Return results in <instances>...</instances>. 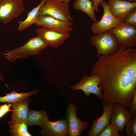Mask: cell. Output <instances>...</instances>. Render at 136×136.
Segmentation results:
<instances>
[{
	"instance_id": "6da1fadb",
	"label": "cell",
	"mask_w": 136,
	"mask_h": 136,
	"mask_svg": "<svg viewBox=\"0 0 136 136\" xmlns=\"http://www.w3.org/2000/svg\"><path fill=\"white\" fill-rule=\"evenodd\" d=\"M99 76L104 91L103 104H118L129 107L136 89V49L121 47L102 55L93 64L91 75Z\"/></svg>"
},
{
	"instance_id": "7a4b0ae2",
	"label": "cell",
	"mask_w": 136,
	"mask_h": 136,
	"mask_svg": "<svg viewBox=\"0 0 136 136\" xmlns=\"http://www.w3.org/2000/svg\"><path fill=\"white\" fill-rule=\"evenodd\" d=\"M48 46L46 43L37 36L30 38L23 45L7 51L2 54L8 61L14 62L18 58L24 59L32 55H38Z\"/></svg>"
},
{
	"instance_id": "3957f363",
	"label": "cell",
	"mask_w": 136,
	"mask_h": 136,
	"mask_svg": "<svg viewBox=\"0 0 136 136\" xmlns=\"http://www.w3.org/2000/svg\"><path fill=\"white\" fill-rule=\"evenodd\" d=\"M90 44L95 46L97 50V56L112 53L121 47L114 35L108 31L90 38Z\"/></svg>"
},
{
	"instance_id": "277c9868",
	"label": "cell",
	"mask_w": 136,
	"mask_h": 136,
	"mask_svg": "<svg viewBox=\"0 0 136 136\" xmlns=\"http://www.w3.org/2000/svg\"><path fill=\"white\" fill-rule=\"evenodd\" d=\"M47 15L64 21L73 20L68 5L56 0H47L40 9L38 16Z\"/></svg>"
},
{
	"instance_id": "5b68a950",
	"label": "cell",
	"mask_w": 136,
	"mask_h": 136,
	"mask_svg": "<svg viewBox=\"0 0 136 136\" xmlns=\"http://www.w3.org/2000/svg\"><path fill=\"white\" fill-rule=\"evenodd\" d=\"M113 34L120 46L125 49L136 45V26L122 22L118 27L108 30Z\"/></svg>"
},
{
	"instance_id": "8992f818",
	"label": "cell",
	"mask_w": 136,
	"mask_h": 136,
	"mask_svg": "<svg viewBox=\"0 0 136 136\" xmlns=\"http://www.w3.org/2000/svg\"><path fill=\"white\" fill-rule=\"evenodd\" d=\"M104 10L103 15L99 21L94 22L91 25V28L95 34L98 35L110 29L118 27L122 21L115 17L111 12L108 3L105 0L100 4Z\"/></svg>"
},
{
	"instance_id": "52a82bcc",
	"label": "cell",
	"mask_w": 136,
	"mask_h": 136,
	"mask_svg": "<svg viewBox=\"0 0 136 136\" xmlns=\"http://www.w3.org/2000/svg\"><path fill=\"white\" fill-rule=\"evenodd\" d=\"M24 10L23 0H0V21L7 24L19 16Z\"/></svg>"
},
{
	"instance_id": "ba28073f",
	"label": "cell",
	"mask_w": 136,
	"mask_h": 136,
	"mask_svg": "<svg viewBox=\"0 0 136 136\" xmlns=\"http://www.w3.org/2000/svg\"><path fill=\"white\" fill-rule=\"evenodd\" d=\"M100 81L101 79L98 75H93L89 76L85 75L79 82L70 87V88L74 90H82L87 96L93 94L102 100V90L98 86Z\"/></svg>"
},
{
	"instance_id": "9c48e42d",
	"label": "cell",
	"mask_w": 136,
	"mask_h": 136,
	"mask_svg": "<svg viewBox=\"0 0 136 136\" xmlns=\"http://www.w3.org/2000/svg\"><path fill=\"white\" fill-rule=\"evenodd\" d=\"M35 30L38 36L53 48H57L62 44L70 36L69 32H58L44 27L37 28Z\"/></svg>"
},
{
	"instance_id": "30bf717a",
	"label": "cell",
	"mask_w": 136,
	"mask_h": 136,
	"mask_svg": "<svg viewBox=\"0 0 136 136\" xmlns=\"http://www.w3.org/2000/svg\"><path fill=\"white\" fill-rule=\"evenodd\" d=\"M77 106L72 103L68 105L67 109L66 119L70 136H79L88 125V122L83 121L77 116Z\"/></svg>"
},
{
	"instance_id": "8fae6325",
	"label": "cell",
	"mask_w": 136,
	"mask_h": 136,
	"mask_svg": "<svg viewBox=\"0 0 136 136\" xmlns=\"http://www.w3.org/2000/svg\"><path fill=\"white\" fill-rule=\"evenodd\" d=\"M35 24L38 27H44L59 32L72 30L73 23L70 21L59 20L48 15L38 16Z\"/></svg>"
},
{
	"instance_id": "7c38bea8",
	"label": "cell",
	"mask_w": 136,
	"mask_h": 136,
	"mask_svg": "<svg viewBox=\"0 0 136 136\" xmlns=\"http://www.w3.org/2000/svg\"><path fill=\"white\" fill-rule=\"evenodd\" d=\"M114 105L112 103L103 104V113L99 117L93 120L87 136H98L102 130L110 123Z\"/></svg>"
},
{
	"instance_id": "4fadbf2b",
	"label": "cell",
	"mask_w": 136,
	"mask_h": 136,
	"mask_svg": "<svg viewBox=\"0 0 136 136\" xmlns=\"http://www.w3.org/2000/svg\"><path fill=\"white\" fill-rule=\"evenodd\" d=\"M132 117L129 109L118 104L114 105L113 111L111 115V124L119 131L123 132L124 127Z\"/></svg>"
},
{
	"instance_id": "5bb4252c",
	"label": "cell",
	"mask_w": 136,
	"mask_h": 136,
	"mask_svg": "<svg viewBox=\"0 0 136 136\" xmlns=\"http://www.w3.org/2000/svg\"><path fill=\"white\" fill-rule=\"evenodd\" d=\"M41 132L44 136H67L69 134L67 120L63 119L52 122L48 120L42 127Z\"/></svg>"
},
{
	"instance_id": "9a60e30c",
	"label": "cell",
	"mask_w": 136,
	"mask_h": 136,
	"mask_svg": "<svg viewBox=\"0 0 136 136\" xmlns=\"http://www.w3.org/2000/svg\"><path fill=\"white\" fill-rule=\"evenodd\" d=\"M108 4L113 16L122 21L136 8V2L130 3L121 0H109Z\"/></svg>"
},
{
	"instance_id": "2e32d148",
	"label": "cell",
	"mask_w": 136,
	"mask_h": 136,
	"mask_svg": "<svg viewBox=\"0 0 136 136\" xmlns=\"http://www.w3.org/2000/svg\"><path fill=\"white\" fill-rule=\"evenodd\" d=\"M28 98L11 104L13 110L11 120L8 122V124L14 122H26L29 110V101Z\"/></svg>"
},
{
	"instance_id": "e0dca14e",
	"label": "cell",
	"mask_w": 136,
	"mask_h": 136,
	"mask_svg": "<svg viewBox=\"0 0 136 136\" xmlns=\"http://www.w3.org/2000/svg\"><path fill=\"white\" fill-rule=\"evenodd\" d=\"M47 0H42L37 6L34 7L27 13L26 18L23 21H18L17 23L19 26L17 28L18 30L22 31H24L32 24H35L36 19L38 16L39 10L45 4Z\"/></svg>"
},
{
	"instance_id": "ac0fdd59",
	"label": "cell",
	"mask_w": 136,
	"mask_h": 136,
	"mask_svg": "<svg viewBox=\"0 0 136 136\" xmlns=\"http://www.w3.org/2000/svg\"><path fill=\"white\" fill-rule=\"evenodd\" d=\"M48 119L45 111L29 110L25 122L27 125H37L42 127Z\"/></svg>"
},
{
	"instance_id": "d6986e66",
	"label": "cell",
	"mask_w": 136,
	"mask_h": 136,
	"mask_svg": "<svg viewBox=\"0 0 136 136\" xmlns=\"http://www.w3.org/2000/svg\"><path fill=\"white\" fill-rule=\"evenodd\" d=\"M39 91V89H36L28 93L23 92L19 93L13 90L11 93H7L4 96H0V103L13 104L28 98L30 96L37 94Z\"/></svg>"
},
{
	"instance_id": "ffe728a7",
	"label": "cell",
	"mask_w": 136,
	"mask_h": 136,
	"mask_svg": "<svg viewBox=\"0 0 136 136\" xmlns=\"http://www.w3.org/2000/svg\"><path fill=\"white\" fill-rule=\"evenodd\" d=\"M73 7L74 9L79 10L86 14L92 21L94 22L97 21L92 1L90 0H76L74 3Z\"/></svg>"
},
{
	"instance_id": "44dd1931",
	"label": "cell",
	"mask_w": 136,
	"mask_h": 136,
	"mask_svg": "<svg viewBox=\"0 0 136 136\" xmlns=\"http://www.w3.org/2000/svg\"><path fill=\"white\" fill-rule=\"evenodd\" d=\"M9 131L13 136H31L28 130L27 125L25 122H14L9 124Z\"/></svg>"
},
{
	"instance_id": "7402d4cb",
	"label": "cell",
	"mask_w": 136,
	"mask_h": 136,
	"mask_svg": "<svg viewBox=\"0 0 136 136\" xmlns=\"http://www.w3.org/2000/svg\"><path fill=\"white\" fill-rule=\"evenodd\" d=\"M118 130L112 124L109 123L104 128L98 136H121Z\"/></svg>"
},
{
	"instance_id": "603a6c76",
	"label": "cell",
	"mask_w": 136,
	"mask_h": 136,
	"mask_svg": "<svg viewBox=\"0 0 136 136\" xmlns=\"http://www.w3.org/2000/svg\"><path fill=\"white\" fill-rule=\"evenodd\" d=\"M125 128V136H136V116L133 117L128 122Z\"/></svg>"
},
{
	"instance_id": "cb8c5ba5",
	"label": "cell",
	"mask_w": 136,
	"mask_h": 136,
	"mask_svg": "<svg viewBox=\"0 0 136 136\" xmlns=\"http://www.w3.org/2000/svg\"><path fill=\"white\" fill-rule=\"evenodd\" d=\"M122 22L125 23L136 26V8L129 13Z\"/></svg>"
},
{
	"instance_id": "d4e9b609",
	"label": "cell",
	"mask_w": 136,
	"mask_h": 136,
	"mask_svg": "<svg viewBox=\"0 0 136 136\" xmlns=\"http://www.w3.org/2000/svg\"><path fill=\"white\" fill-rule=\"evenodd\" d=\"M130 111L131 112L132 117L136 116V89L133 94L132 96L129 107Z\"/></svg>"
},
{
	"instance_id": "484cf974",
	"label": "cell",
	"mask_w": 136,
	"mask_h": 136,
	"mask_svg": "<svg viewBox=\"0 0 136 136\" xmlns=\"http://www.w3.org/2000/svg\"><path fill=\"white\" fill-rule=\"evenodd\" d=\"M11 107V104L10 103H6L0 106V119L11 111L10 108Z\"/></svg>"
},
{
	"instance_id": "4316f807",
	"label": "cell",
	"mask_w": 136,
	"mask_h": 136,
	"mask_svg": "<svg viewBox=\"0 0 136 136\" xmlns=\"http://www.w3.org/2000/svg\"><path fill=\"white\" fill-rule=\"evenodd\" d=\"M93 2L92 5L95 11L96 12L99 11L98 6L100 3L104 0H91Z\"/></svg>"
},
{
	"instance_id": "83f0119b",
	"label": "cell",
	"mask_w": 136,
	"mask_h": 136,
	"mask_svg": "<svg viewBox=\"0 0 136 136\" xmlns=\"http://www.w3.org/2000/svg\"><path fill=\"white\" fill-rule=\"evenodd\" d=\"M57 1H60V2H63L67 5H68L70 3V2L71 0H56Z\"/></svg>"
},
{
	"instance_id": "f1b7e54d",
	"label": "cell",
	"mask_w": 136,
	"mask_h": 136,
	"mask_svg": "<svg viewBox=\"0 0 136 136\" xmlns=\"http://www.w3.org/2000/svg\"><path fill=\"white\" fill-rule=\"evenodd\" d=\"M124 1L130 3L136 2V0H124Z\"/></svg>"
},
{
	"instance_id": "f546056e",
	"label": "cell",
	"mask_w": 136,
	"mask_h": 136,
	"mask_svg": "<svg viewBox=\"0 0 136 136\" xmlns=\"http://www.w3.org/2000/svg\"><path fill=\"white\" fill-rule=\"evenodd\" d=\"M1 80L2 81H4V77L3 76L0 72V80Z\"/></svg>"
},
{
	"instance_id": "4dcf8cb0",
	"label": "cell",
	"mask_w": 136,
	"mask_h": 136,
	"mask_svg": "<svg viewBox=\"0 0 136 136\" xmlns=\"http://www.w3.org/2000/svg\"><path fill=\"white\" fill-rule=\"evenodd\" d=\"M29 1H32V0H29Z\"/></svg>"
},
{
	"instance_id": "1f68e13d",
	"label": "cell",
	"mask_w": 136,
	"mask_h": 136,
	"mask_svg": "<svg viewBox=\"0 0 136 136\" xmlns=\"http://www.w3.org/2000/svg\"><path fill=\"white\" fill-rule=\"evenodd\" d=\"M121 0L124 1V0Z\"/></svg>"
}]
</instances>
